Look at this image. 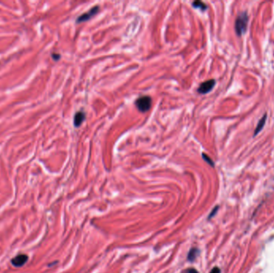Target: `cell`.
I'll return each mask as SVG.
<instances>
[{
  "mask_svg": "<svg viewBox=\"0 0 274 273\" xmlns=\"http://www.w3.org/2000/svg\"><path fill=\"white\" fill-rule=\"evenodd\" d=\"M202 156H203V159H204V160H205V161H206V162L209 164V165H211L212 167H214V163L213 162V160H211L210 158L208 157L207 155L205 154V153H203Z\"/></svg>",
  "mask_w": 274,
  "mask_h": 273,
  "instance_id": "30bf717a",
  "label": "cell"
},
{
  "mask_svg": "<svg viewBox=\"0 0 274 273\" xmlns=\"http://www.w3.org/2000/svg\"><path fill=\"white\" fill-rule=\"evenodd\" d=\"M266 119H267V116H266V114H265V116H264L263 117H262V118H261V119H260V121L258 122L257 126V127H256V129H255V131H254V134H253V135H254V136H256V135H257L258 133L260 132L261 130L263 129L264 126H265V124Z\"/></svg>",
  "mask_w": 274,
  "mask_h": 273,
  "instance_id": "52a82bcc",
  "label": "cell"
},
{
  "mask_svg": "<svg viewBox=\"0 0 274 273\" xmlns=\"http://www.w3.org/2000/svg\"><path fill=\"white\" fill-rule=\"evenodd\" d=\"M192 6L195 8H198L200 10H201L202 11H205L207 9V6L205 3H203L201 1H195L192 3Z\"/></svg>",
  "mask_w": 274,
  "mask_h": 273,
  "instance_id": "9c48e42d",
  "label": "cell"
},
{
  "mask_svg": "<svg viewBox=\"0 0 274 273\" xmlns=\"http://www.w3.org/2000/svg\"><path fill=\"white\" fill-rule=\"evenodd\" d=\"M216 84V81L214 79H209L202 83L197 89V91L200 94H207L209 91H212V89L214 87Z\"/></svg>",
  "mask_w": 274,
  "mask_h": 273,
  "instance_id": "277c9868",
  "label": "cell"
},
{
  "mask_svg": "<svg viewBox=\"0 0 274 273\" xmlns=\"http://www.w3.org/2000/svg\"><path fill=\"white\" fill-rule=\"evenodd\" d=\"M249 22V16L246 12H242L239 14L235 21V30L236 35L239 36L245 33Z\"/></svg>",
  "mask_w": 274,
  "mask_h": 273,
  "instance_id": "6da1fadb",
  "label": "cell"
},
{
  "mask_svg": "<svg viewBox=\"0 0 274 273\" xmlns=\"http://www.w3.org/2000/svg\"><path fill=\"white\" fill-rule=\"evenodd\" d=\"M99 10H100V6H95L93 8L89 10L87 12H86V13H84V14H81L80 17H78L76 22H77L78 23H80V22L87 21V20H89L90 19H91L92 17L95 16V15L98 13Z\"/></svg>",
  "mask_w": 274,
  "mask_h": 273,
  "instance_id": "3957f363",
  "label": "cell"
},
{
  "mask_svg": "<svg viewBox=\"0 0 274 273\" xmlns=\"http://www.w3.org/2000/svg\"><path fill=\"white\" fill-rule=\"evenodd\" d=\"M184 273H199L197 272L196 269H194V268H188L187 270H185L184 272H183Z\"/></svg>",
  "mask_w": 274,
  "mask_h": 273,
  "instance_id": "8fae6325",
  "label": "cell"
},
{
  "mask_svg": "<svg viewBox=\"0 0 274 273\" xmlns=\"http://www.w3.org/2000/svg\"><path fill=\"white\" fill-rule=\"evenodd\" d=\"M135 104L140 112H147L152 107V99L147 95L141 96L136 99Z\"/></svg>",
  "mask_w": 274,
  "mask_h": 273,
  "instance_id": "7a4b0ae2",
  "label": "cell"
},
{
  "mask_svg": "<svg viewBox=\"0 0 274 273\" xmlns=\"http://www.w3.org/2000/svg\"><path fill=\"white\" fill-rule=\"evenodd\" d=\"M51 57L54 60H59V58H60V55L59 54H56V53H53L52 55H51Z\"/></svg>",
  "mask_w": 274,
  "mask_h": 273,
  "instance_id": "7c38bea8",
  "label": "cell"
},
{
  "mask_svg": "<svg viewBox=\"0 0 274 273\" xmlns=\"http://www.w3.org/2000/svg\"><path fill=\"white\" fill-rule=\"evenodd\" d=\"M85 118H86L85 113L83 112V110L78 111L77 113H75V116H74V125H75V127H80L82 123L84 121Z\"/></svg>",
  "mask_w": 274,
  "mask_h": 273,
  "instance_id": "8992f818",
  "label": "cell"
},
{
  "mask_svg": "<svg viewBox=\"0 0 274 273\" xmlns=\"http://www.w3.org/2000/svg\"><path fill=\"white\" fill-rule=\"evenodd\" d=\"M200 251L197 249V248H192L191 250L189 251L188 255V259L190 261V262H192L194 261L196 258L197 257V256L199 255Z\"/></svg>",
  "mask_w": 274,
  "mask_h": 273,
  "instance_id": "ba28073f",
  "label": "cell"
},
{
  "mask_svg": "<svg viewBox=\"0 0 274 273\" xmlns=\"http://www.w3.org/2000/svg\"><path fill=\"white\" fill-rule=\"evenodd\" d=\"M217 210H218V207H215V208L213 209V212H212L210 213V215H209V217H208V219L212 218V217H213V215H215V214H216V212H217Z\"/></svg>",
  "mask_w": 274,
  "mask_h": 273,
  "instance_id": "4fadbf2b",
  "label": "cell"
},
{
  "mask_svg": "<svg viewBox=\"0 0 274 273\" xmlns=\"http://www.w3.org/2000/svg\"><path fill=\"white\" fill-rule=\"evenodd\" d=\"M210 273H221V270H220V268H214L212 269Z\"/></svg>",
  "mask_w": 274,
  "mask_h": 273,
  "instance_id": "5bb4252c",
  "label": "cell"
},
{
  "mask_svg": "<svg viewBox=\"0 0 274 273\" xmlns=\"http://www.w3.org/2000/svg\"><path fill=\"white\" fill-rule=\"evenodd\" d=\"M28 259V256L24 254H20L18 255L17 256L12 259L11 264L14 265V267H22V265H24L27 263Z\"/></svg>",
  "mask_w": 274,
  "mask_h": 273,
  "instance_id": "5b68a950",
  "label": "cell"
}]
</instances>
